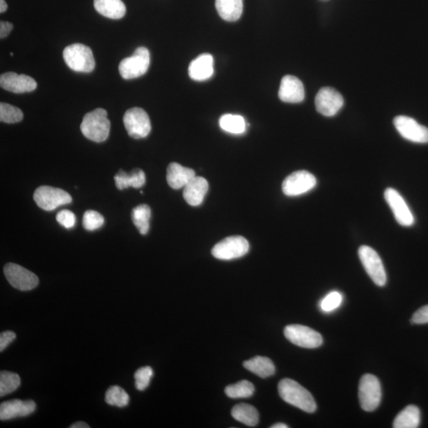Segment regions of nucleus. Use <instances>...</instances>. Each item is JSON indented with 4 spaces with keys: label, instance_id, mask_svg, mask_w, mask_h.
<instances>
[{
    "label": "nucleus",
    "instance_id": "nucleus-1",
    "mask_svg": "<svg viewBox=\"0 0 428 428\" xmlns=\"http://www.w3.org/2000/svg\"><path fill=\"white\" fill-rule=\"evenodd\" d=\"M278 393L285 402L300 410L313 414L316 409L314 396L292 379H283L278 384Z\"/></svg>",
    "mask_w": 428,
    "mask_h": 428
},
{
    "label": "nucleus",
    "instance_id": "nucleus-2",
    "mask_svg": "<svg viewBox=\"0 0 428 428\" xmlns=\"http://www.w3.org/2000/svg\"><path fill=\"white\" fill-rule=\"evenodd\" d=\"M81 130L86 139L94 142H103L108 139L110 121L107 110L98 108L84 116Z\"/></svg>",
    "mask_w": 428,
    "mask_h": 428
},
{
    "label": "nucleus",
    "instance_id": "nucleus-3",
    "mask_svg": "<svg viewBox=\"0 0 428 428\" xmlns=\"http://www.w3.org/2000/svg\"><path fill=\"white\" fill-rule=\"evenodd\" d=\"M63 60L73 71L88 73L94 70L95 61L93 52L87 45L73 44L63 52Z\"/></svg>",
    "mask_w": 428,
    "mask_h": 428
},
{
    "label": "nucleus",
    "instance_id": "nucleus-4",
    "mask_svg": "<svg viewBox=\"0 0 428 428\" xmlns=\"http://www.w3.org/2000/svg\"><path fill=\"white\" fill-rule=\"evenodd\" d=\"M150 65V51L145 47H139L133 55L121 61L119 70L121 77L132 79L145 75Z\"/></svg>",
    "mask_w": 428,
    "mask_h": 428
},
{
    "label": "nucleus",
    "instance_id": "nucleus-5",
    "mask_svg": "<svg viewBox=\"0 0 428 428\" xmlns=\"http://www.w3.org/2000/svg\"><path fill=\"white\" fill-rule=\"evenodd\" d=\"M358 398L361 408L366 411H373L378 408L382 399V388L377 377L365 374L359 383Z\"/></svg>",
    "mask_w": 428,
    "mask_h": 428
},
{
    "label": "nucleus",
    "instance_id": "nucleus-6",
    "mask_svg": "<svg viewBox=\"0 0 428 428\" xmlns=\"http://www.w3.org/2000/svg\"><path fill=\"white\" fill-rule=\"evenodd\" d=\"M358 256L372 281L379 287H384L387 284V276L378 254L372 247L363 245L359 247Z\"/></svg>",
    "mask_w": 428,
    "mask_h": 428
},
{
    "label": "nucleus",
    "instance_id": "nucleus-7",
    "mask_svg": "<svg viewBox=\"0 0 428 428\" xmlns=\"http://www.w3.org/2000/svg\"><path fill=\"white\" fill-rule=\"evenodd\" d=\"M249 251V244L245 238L240 236L225 238L216 244L212 255L221 261H232L246 255Z\"/></svg>",
    "mask_w": 428,
    "mask_h": 428
},
{
    "label": "nucleus",
    "instance_id": "nucleus-8",
    "mask_svg": "<svg viewBox=\"0 0 428 428\" xmlns=\"http://www.w3.org/2000/svg\"><path fill=\"white\" fill-rule=\"evenodd\" d=\"M123 123L130 136L134 139H145L151 132V121L145 110L134 108L126 111Z\"/></svg>",
    "mask_w": 428,
    "mask_h": 428
},
{
    "label": "nucleus",
    "instance_id": "nucleus-9",
    "mask_svg": "<svg viewBox=\"0 0 428 428\" xmlns=\"http://www.w3.org/2000/svg\"><path fill=\"white\" fill-rule=\"evenodd\" d=\"M284 335L289 342L300 347L316 348L323 343L319 332L304 325H288L285 327Z\"/></svg>",
    "mask_w": 428,
    "mask_h": 428
},
{
    "label": "nucleus",
    "instance_id": "nucleus-10",
    "mask_svg": "<svg viewBox=\"0 0 428 428\" xmlns=\"http://www.w3.org/2000/svg\"><path fill=\"white\" fill-rule=\"evenodd\" d=\"M5 277L15 289L28 292L38 287L39 279L35 274L16 263H8L3 269Z\"/></svg>",
    "mask_w": 428,
    "mask_h": 428
},
{
    "label": "nucleus",
    "instance_id": "nucleus-11",
    "mask_svg": "<svg viewBox=\"0 0 428 428\" xmlns=\"http://www.w3.org/2000/svg\"><path fill=\"white\" fill-rule=\"evenodd\" d=\"M34 199L42 210L51 211L58 206L72 202L71 195L65 190L49 186H42L35 190Z\"/></svg>",
    "mask_w": 428,
    "mask_h": 428
},
{
    "label": "nucleus",
    "instance_id": "nucleus-12",
    "mask_svg": "<svg viewBox=\"0 0 428 428\" xmlns=\"http://www.w3.org/2000/svg\"><path fill=\"white\" fill-rule=\"evenodd\" d=\"M316 185V179L307 171H298L289 174L283 183V192L287 196H299L310 192Z\"/></svg>",
    "mask_w": 428,
    "mask_h": 428
},
{
    "label": "nucleus",
    "instance_id": "nucleus-13",
    "mask_svg": "<svg viewBox=\"0 0 428 428\" xmlns=\"http://www.w3.org/2000/svg\"><path fill=\"white\" fill-rule=\"evenodd\" d=\"M394 124L405 139L419 144L428 143V128L417 123L415 119L408 116H398L394 119Z\"/></svg>",
    "mask_w": 428,
    "mask_h": 428
},
{
    "label": "nucleus",
    "instance_id": "nucleus-14",
    "mask_svg": "<svg viewBox=\"0 0 428 428\" xmlns=\"http://www.w3.org/2000/svg\"><path fill=\"white\" fill-rule=\"evenodd\" d=\"M317 111L325 117H332L341 110L343 105L342 94L332 88H321L315 99Z\"/></svg>",
    "mask_w": 428,
    "mask_h": 428
},
{
    "label": "nucleus",
    "instance_id": "nucleus-15",
    "mask_svg": "<svg viewBox=\"0 0 428 428\" xmlns=\"http://www.w3.org/2000/svg\"><path fill=\"white\" fill-rule=\"evenodd\" d=\"M385 199L392 210L396 221L400 225L410 227L414 225L415 218L409 205L395 189L388 188L385 192Z\"/></svg>",
    "mask_w": 428,
    "mask_h": 428
},
{
    "label": "nucleus",
    "instance_id": "nucleus-16",
    "mask_svg": "<svg viewBox=\"0 0 428 428\" xmlns=\"http://www.w3.org/2000/svg\"><path fill=\"white\" fill-rule=\"evenodd\" d=\"M0 85L8 92L22 94L34 91L38 84L35 79L24 74L6 72L0 77Z\"/></svg>",
    "mask_w": 428,
    "mask_h": 428
},
{
    "label": "nucleus",
    "instance_id": "nucleus-17",
    "mask_svg": "<svg viewBox=\"0 0 428 428\" xmlns=\"http://www.w3.org/2000/svg\"><path fill=\"white\" fill-rule=\"evenodd\" d=\"M36 410L34 401L14 399L5 401L0 405V420H9L25 417L34 414Z\"/></svg>",
    "mask_w": 428,
    "mask_h": 428
},
{
    "label": "nucleus",
    "instance_id": "nucleus-18",
    "mask_svg": "<svg viewBox=\"0 0 428 428\" xmlns=\"http://www.w3.org/2000/svg\"><path fill=\"white\" fill-rule=\"evenodd\" d=\"M278 97L284 103H299L305 99L303 83L300 79L293 76L283 78L278 92Z\"/></svg>",
    "mask_w": 428,
    "mask_h": 428
},
{
    "label": "nucleus",
    "instance_id": "nucleus-19",
    "mask_svg": "<svg viewBox=\"0 0 428 428\" xmlns=\"http://www.w3.org/2000/svg\"><path fill=\"white\" fill-rule=\"evenodd\" d=\"M214 61L212 55H200L190 63L189 76L195 81H204L212 77L214 72Z\"/></svg>",
    "mask_w": 428,
    "mask_h": 428
},
{
    "label": "nucleus",
    "instance_id": "nucleus-20",
    "mask_svg": "<svg viewBox=\"0 0 428 428\" xmlns=\"http://www.w3.org/2000/svg\"><path fill=\"white\" fill-rule=\"evenodd\" d=\"M208 190L207 181L203 177L195 176L184 187L183 198L189 205L198 206L203 203Z\"/></svg>",
    "mask_w": 428,
    "mask_h": 428
},
{
    "label": "nucleus",
    "instance_id": "nucleus-21",
    "mask_svg": "<svg viewBox=\"0 0 428 428\" xmlns=\"http://www.w3.org/2000/svg\"><path fill=\"white\" fill-rule=\"evenodd\" d=\"M194 177L195 172L192 168L185 167L178 163H171L167 167V181L173 189L186 187Z\"/></svg>",
    "mask_w": 428,
    "mask_h": 428
},
{
    "label": "nucleus",
    "instance_id": "nucleus-22",
    "mask_svg": "<svg viewBox=\"0 0 428 428\" xmlns=\"http://www.w3.org/2000/svg\"><path fill=\"white\" fill-rule=\"evenodd\" d=\"M216 8L221 19L227 22H236L243 13V0H216Z\"/></svg>",
    "mask_w": 428,
    "mask_h": 428
},
{
    "label": "nucleus",
    "instance_id": "nucleus-23",
    "mask_svg": "<svg viewBox=\"0 0 428 428\" xmlns=\"http://www.w3.org/2000/svg\"><path fill=\"white\" fill-rule=\"evenodd\" d=\"M94 7L99 14L112 19L123 18L126 12L121 0H94Z\"/></svg>",
    "mask_w": 428,
    "mask_h": 428
},
{
    "label": "nucleus",
    "instance_id": "nucleus-24",
    "mask_svg": "<svg viewBox=\"0 0 428 428\" xmlns=\"http://www.w3.org/2000/svg\"><path fill=\"white\" fill-rule=\"evenodd\" d=\"M145 181V174L141 169H134L130 174L120 170L114 176L116 187L121 190L128 187L141 188Z\"/></svg>",
    "mask_w": 428,
    "mask_h": 428
},
{
    "label": "nucleus",
    "instance_id": "nucleus-25",
    "mask_svg": "<svg viewBox=\"0 0 428 428\" xmlns=\"http://www.w3.org/2000/svg\"><path fill=\"white\" fill-rule=\"evenodd\" d=\"M244 367L247 371L257 375L262 378L272 376L276 373V367L271 359L267 357L256 356L244 363Z\"/></svg>",
    "mask_w": 428,
    "mask_h": 428
},
{
    "label": "nucleus",
    "instance_id": "nucleus-26",
    "mask_svg": "<svg viewBox=\"0 0 428 428\" xmlns=\"http://www.w3.org/2000/svg\"><path fill=\"white\" fill-rule=\"evenodd\" d=\"M420 411L416 405L407 406L396 416L394 422V428H416L420 426Z\"/></svg>",
    "mask_w": 428,
    "mask_h": 428
},
{
    "label": "nucleus",
    "instance_id": "nucleus-27",
    "mask_svg": "<svg viewBox=\"0 0 428 428\" xmlns=\"http://www.w3.org/2000/svg\"><path fill=\"white\" fill-rule=\"evenodd\" d=\"M231 414L236 420L249 427H255L258 422V411L250 405H236L232 409Z\"/></svg>",
    "mask_w": 428,
    "mask_h": 428
},
{
    "label": "nucleus",
    "instance_id": "nucleus-28",
    "mask_svg": "<svg viewBox=\"0 0 428 428\" xmlns=\"http://www.w3.org/2000/svg\"><path fill=\"white\" fill-rule=\"evenodd\" d=\"M219 125L222 130L232 134H242L246 131V121L241 115L225 114L221 116Z\"/></svg>",
    "mask_w": 428,
    "mask_h": 428
},
{
    "label": "nucleus",
    "instance_id": "nucleus-29",
    "mask_svg": "<svg viewBox=\"0 0 428 428\" xmlns=\"http://www.w3.org/2000/svg\"><path fill=\"white\" fill-rule=\"evenodd\" d=\"M132 220L139 230L141 235H146L150 230V221L151 218V209L149 205H140L136 206L131 214Z\"/></svg>",
    "mask_w": 428,
    "mask_h": 428
},
{
    "label": "nucleus",
    "instance_id": "nucleus-30",
    "mask_svg": "<svg viewBox=\"0 0 428 428\" xmlns=\"http://www.w3.org/2000/svg\"><path fill=\"white\" fill-rule=\"evenodd\" d=\"M225 391L230 398H248L255 392V387L248 380H243L236 384L228 385Z\"/></svg>",
    "mask_w": 428,
    "mask_h": 428
},
{
    "label": "nucleus",
    "instance_id": "nucleus-31",
    "mask_svg": "<svg viewBox=\"0 0 428 428\" xmlns=\"http://www.w3.org/2000/svg\"><path fill=\"white\" fill-rule=\"evenodd\" d=\"M130 400V396L126 391L118 385L110 387L105 394V402L111 406H117L119 408H124L128 405Z\"/></svg>",
    "mask_w": 428,
    "mask_h": 428
},
{
    "label": "nucleus",
    "instance_id": "nucleus-32",
    "mask_svg": "<svg viewBox=\"0 0 428 428\" xmlns=\"http://www.w3.org/2000/svg\"><path fill=\"white\" fill-rule=\"evenodd\" d=\"M21 378L19 374L1 371L0 373V396H3L14 392L19 387Z\"/></svg>",
    "mask_w": 428,
    "mask_h": 428
},
{
    "label": "nucleus",
    "instance_id": "nucleus-33",
    "mask_svg": "<svg viewBox=\"0 0 428 428\" xmlns=\"http://www.w3.org/2000/svg\"><path fill=\"white\" fill-rule=\"evenodd\" d=\"M23 119V111L8 103H0V120L5 123H17Z\"/></svg>",
    "mask_w": 428,
    "mask_h": 428
},
{
    "label": "nucleus",
    "instance_id": "nucleus-34",
    "mask_svg": "<svg viewBox=\"0 0 428 428\" xmlns=\"http://www.w3.org/2000/svg\"><path fill=\"white\" fill-rule=\"evenodd\" d=\"M104 218L94 210H88L83 215V228L88 231L96 230L104 224Z\"/></svg>",
    "mask_w": 428,
    "mask_h": 428
},
{
    "label": "nucleus",
    "instance_id": "nucleus-35",
    "mask_svg": "<svg viewBox=\"0 0 428 428\" xmlns=\"http://www.w3.org/2000/svg\"><path fill=\"white\" fill-rule=\"evenodd\" d=\"M343 303V295L338 292H332L327 294L321 300L320 303V309L325 313H330L337 308H339Z\"/></svg>",
    "mask_w": 428,
    "mask_h": 428
},
{
    "label": "nucleus",
    "instance_id": "nucleus-36",
    "mask_svg": "<svg viewBox=\"0 0 428 428\" xmlns=\"http://www.w3.org/2000/svg\"><path fill=\"white\" fill-rule=\"evenodd\" d=\"M153 375L152 369L150 367H141L135 373L136 388L140 391L145 390L149 387Z\"/></svg>",
    "mask_w": 428,
    "mask_h": 428
},
{
    "label": "nucleus",
    "instance_id": "nucleus-37",
    "mask_svg": "<svg viewBox=\"0 0 428 428\" xmlns=\"http://www.w3.org/2000/svg\"><path fill=\"white\" fill-rule=\"evenodd\" d=\"M56 219L60 225L65 227L66 229H71L75 226L76 224V216L72 211L68 210H63L57 214Z\"/></svg>",
    "mask_w": 428,
    "mask_h": 428
},
{
    "label": "nucleus",
    "instance_id": "nucleus-38",
    "mask_svg": "<svg viewBox=\"0 0 428 428\" xmlns=\"http://www.w3.org/2000/svg\"><path fill=\"white\" fill-rule=\"evenodd\" d=\"M411 322L417 325L428 324V305L416 312L412 316Z\"/></svg>",
    "mask_w": 428,
    "mask_h": 428
},
{
    "label": "nucleus",
    "instance_id": "nucleus-39",
    "mask_svg": "<svg viewBox=\"0 0 428 428\" xmlns=\"http://www.w3.org/2000/svg\"><path fill=\"white\" fill-rule=\"evenodd\" d=\"M15 338L16 334L14 332H2L0 335V351H3L15 340Z\"/></svg>",
    "mask_w": 428,
    "mask_h": 428
},
{
    "label": "nucleus",
    "instance_id": "nucleus-40",
    "mask_svg": "<svg viewBox=\"0 0 428 428\" xmlns=\"http://www.w3.org/2000/svg\"><path fill=\"white\" fill-rule=\"evenodd\" d=\"M13 29V25L8 22H3L2 21L0 23V38L5 39L12 32Z\"/></svg>",
    "mask_w": 428,
    "mask_h": 428
},
{
    "label": "nucleus",
    "instance_id": "nucleus-41",
    "mask_svg": "<svg viewBox=\"0 0 428 428\" xmlns=\"http://www.w3.org/2000/svg\"><path fill=\"white\" fill-rule=\"evenodd\" d=\"M71 428H89L90 426H88L86 422H75V424H73L72 425L70 426Z\"/></svg>",
    "mask_w": 428,
    "mask_h": 428
},
{
    "label": "nucleus",
    "instance_id": "nucleus-42",
    "mask_svg": "<svg viewBox=\"0 0 428 428\" xmlns=\"http://www.w3.org/2000/svg\"><path fill=\"white\" fill-rule=\"evenodd\" d=\"M8 9V4L5 0H0V12L3 13Z\"/></svg>",
    "mask_w": 428,
    "mask_h": 428
},
{
    "label": "nucleus",
    "instance_id": "nucleus-43",
    "mask_svg": "<svg viewBox=\"0 0 428 428\" xmlns=\"http://www.w3.org/2000/svg\"><path fill=\"white\" fill-rule=\"evenodd\" d=\"M272 428H287L289 427L287 425L282 424V422H278V424L274 425L272 426Z\"/></svg>",
    "mask_w": 428,
    "mask_h": 428
}]
</instances>
